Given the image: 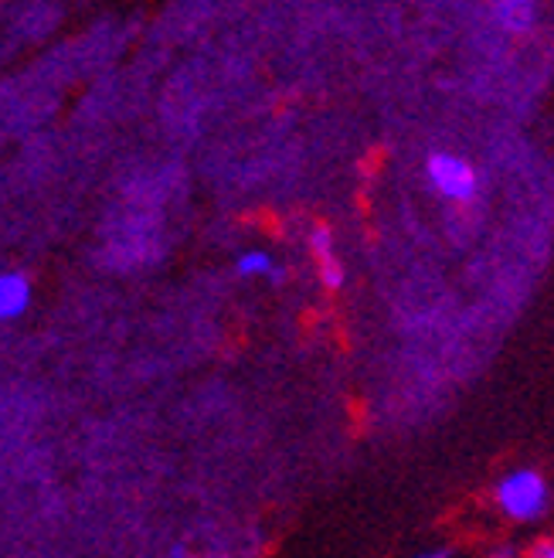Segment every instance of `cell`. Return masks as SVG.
<instances>
[{"label":"cell","instance_id":"obj_1","mask_svg":"<svg viewBox=\"0 0 554 558\" xmlns=\"http://www.w3.org/2000/svg\"><path fill=\"white\" fill-rule=\"evenodd\" d=\"M554 505L547 477L534 466H517L493 484V508L514 524H534Z\"/></svg>","mask_w":554,"mask_h":558},{"label":"cell","instance_id":"obj_2","mask_svg":"<svg viewBox=\"0 0 554 558\" xmlns=\"http://www.w3.org/2000/svg\"><path fill=\"white\" fill-rule=\"evenodd\" d=\"M426 178L439 198H446L453 205H469V202H477V194H480V171L463 154H453V150L429 154Z\"/></svg>","mask_w":554,"mask_h":558},{"label":"cell","instance_id":"obj_3","mask_svg":"<svg viewBox=\"0 0 554 558\" xmlns=\"http://www.w3.org/2000/svg\"><path fill=\"white\" fill-rule=\"evenodd\" d=\"M310 253H313V263H317V276L327 290H341L344 279H347V269L337 256V242H334V232L327 226H317L310 232Z\"/></svg>","mask_w":554,"mask_h":558},{"label":"cell","instance_id":"obj_4","mask_svg":"<svg viewBox=\"0 0 554 558\" xmlns=\"http://www.w3.org/2000/svg\"><path fill=\"white\" fill-rule=\"evenodd\" d=\"M32 303V283L24 272H0V320H17Z\"/></svg>","mask_w":554,"mask_h":558},{"label":"cell","instance_id":"obj_5","mask_svg":"<svg viewBox=\"0 0 554 558\" xmlns=\"http://www.w3.org/2000/svg\"><path fill=\"white\" fill-rule=\"evenodd\" d=\"M235 272L242 279H283L286 272L275 266L272 253H266V248H248V253H242L235 259Z\"/></svg>","mask_w":554,"mask_h":558},{"label":"cell","instance_id":"obj_6","mask_svg":"<svg viewBox=\"0 0 554 558\" xmlns=\"http://www.w3.org/2000/svg\"><path fill=\"white\" fill-rule=\"evenodd\" d=\"M493 17H496V24L504 27V32H510V35H528L531 27L538 24V8H531V4H496L493 8Z\"/></svg>","mask_w":554,"mask_h":558},{"label":"cell","instance_id":"obj_7","mask_svg":"<svg viewBox=\"0 0 554 558\" xmlns=\"http://www.w3.org/2000/svg\"><path fill=\"white\" fill-rule=\"evenodd\" d=\"M490 558H520V548L510 545V542H501V545H493Z\"/></svg>","mask_w":554,"mask_h":558},{"label":"cell","instance_id":"obj_8","mask_svg":"<svg viewBox=\"0 0 554 558\" xmlns=\"http://www.w3.org/2000/svg\"><path fill=\"white\" fill-rule=\"evenodd\" d=\"M411 558H453V548H429V551H419Z\"/></svg>","mask_w":554,"mask_h":558},{"label":"cell","instance_id":"obj_9","mask_svg":"<svg viewBox=\"0 0 554 558\" xmlns=\"http://www.w3.org/2000/svg\"><path fill=\"white\" fill-rule=\"evenodd\" d=\"M531 558H554V538L541 542V545L534 548V555H531Z\"/></svg>","mask_w":554,"mask_h":558},{"label":"cell","instance_id":"obj_10","mask_svg":"<svg viewBox=\"0 0 554 558\" xmlns=\"http://www.w3.org/2000/svg\"><path fill=\"white\" fill-rule=\"evenodd\" d=\"M171 558H198V555H190V551H184V548H177V551H174Z\"/></svg>","mask_w":554,"mask_h":558}]
</instances>
